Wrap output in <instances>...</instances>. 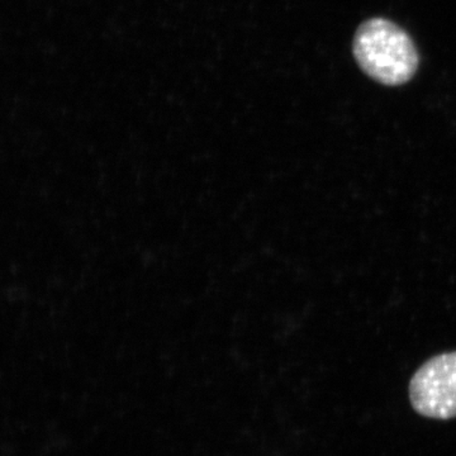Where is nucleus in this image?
Masks as SVG:
<instances>
[{"instance_id":"nucleus-1","label":"nucleus","mask_w":456,"mask_h":456,"mask_svg":"<svg viewBox=\"0 0 456 456\" xmlns=\"http://www.w3.org/2000/svg\"><path fill=\"white\" fill-rule=\"evenodd\" d=\"M353 51L362 70L387 86L410 82L419 65V51L411 36L384 18H373L360 25Z\"/></svg>"},{"instance_id":"nucleus-2","label":"nucleus","mask_w":456,"mask_h":456,"mask_svg":"<svg viewBox=\"0 0 456 456\" xmlns=\"http://www.w3.org/2000/svg\"><path fill=\"white\" fill-rule=\"evenodd\" d=\"M410 399L416 412L428 419L456 417V351L434 356L416 371Z\"/></svg>"}]
</instances>
